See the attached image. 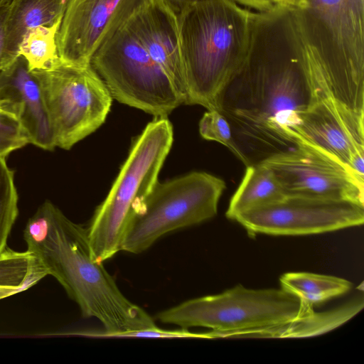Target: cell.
Listing matches in <instances>:
<instances>
[{
    "label": "cell",
    "mask_w": 364,
    "mask_h": 364,
    "mask_svg": "<svg viewBox=\"0 0 364 364\" xmlns=\"http://www.w3.org/2000/svg\"><path fill=\"white\" fill-rule=\"evenodd\" d=\"M332 96L314 75L290 6L254 14L247 55L215 109L229 122L246 166L298 146L303 114Z\"/></svg>",
    "instance_id": "6da1fadb"
},
{
    "label": "cell",
    "mask_w": 364,
    "mask_h": 364,
    "mask_svg": "<svg viewBox=\"0 0 364 364\" xmlns=\"http://www.w3.org/2000/svg\"><path fill=\"white\" fill-rule=\"evenodd\" d=\"M23 238L27 250L58 280L82 316L102 324V331L76 335L113 338L157 327L143 309L122 293L102 263L92 259L87 228L71 221L51 202H44L28 219Z\"/></svg>",
    "instance_id": "7a4b0ae2"
},
{
    "label": "cell",
    "mask_w": 364,
    "mask_h": 364,
    "mask_svg": "<svg viewBox=\"0 0 364 364\" xmlns=\"http://www.w3.org/2000/svg\"><path fill=\"white\" fill-rule=\"evenodd\" d=\"M254 14L233 0H203L176 15L188 84L186 105L215 109L217 97L247 55Z\"/></svg>",
    "instance_id": "3957f363"
},
{
    "label": "cell",
    "mask_w": 364,
    "mask_h": 364,
    "mask_svg": "<svg viewBox=\"0 0 364 364\" xmlns=\"http://www.w3.org/2000/svg\"><path fill=\"white\" fill-rule=\"evenodd\" d=\"M292 9L305 54L332 97L364 107V0H299Z\"/></svg>",
    "instance_id": "277c9868"
},
{
    "label": "cell",
    "mask_w": 364,
    "mask_h": 364,
    "mask_svg": "<svg viewBox=\"0 0 364 364\" xmlns=\"http://www.w3.org/2000/svg\"><path fill=\"white\" fill-rule=\"evenodd\" d=\"M173 141L167 117H154L132 144L127 158L87 228L94 260L102 263L122 250L133 216L150 193Z\"/></svg>",
    "instance_id": "5b68a950"
},
{
    "label": "cell",
    "mask_w": 364,
    "mask_h": 364,
    "mask_svg": "<svg viewBox=\"0 0 364 364\" xmlns=\"http://www.w3.org/2000/svg\"><path fill=\"white\" fill-rule=\"evenodd\" d=\"M314 308L296 296L278 289H252L238 284L225 291L195 298L156 316L161 323L181 328L211 329L209 338L234 331L269 326L306 316Z\"/></svg>",
    "instance_id": "8992f818"
},
{
    "label": "cell",
    "mask_w": 364,
    "mask_h": 364,
    "mask_svg": "<svg viewBox=\"0 0 364 364\" xmlns=\"http://www.w3.org/2000/svg\"><path fill=\"white\" fill-rule=\"evenodd\" d=\"M132 16L96 50L90 65L112 99L154 117H167L183 101L150 56Z\"/></svg>",
    "instance_id": "52a82bcc"
},
{
    "label": "cell",
    "mask_w": 364,
    "mask_h": 364,
    "mask_svg": "<svg viewBox=\"0 0 364 364\" xmlns=\"http://www.w3.org/2000/svg\"><path fill=\"white\" fill-rule=\"evenodd\" d=\"M225 188L223 179L203 171L157 181L130 221L122 250L141 253L171 231L213 218Z\"/></svg>",
    "instance_id": "ba28073f"
},
{
    "label": "cell",
    "mask_w": 364,
    "mask_h": 364,
    "mask_svg": "<svg viewBox=\"0 0 364 364\" xmlns=\"http://www.w3.org/2000/svg\"><path fill=\"white\" fill-rule=\"evenodd\" d=\"M32 72L41 87L56 146L69 150L105 122L112 97L90 64L60 60L52 68Z\"/></svg>",
    "instance_id": "9c48e42d"
},
{
    "label": "cell",
    "mask_w": 364,
    "mask_h": 364,
    "mask_svg": "<svg viewBox=\"0 0 364 364\" xmlns=\"http://www.w3.org/2000/svg\"><path fill=\"white\" fill-rule=\"evenodd\" d=\"M235 220L250 235L321 234L363 225L364 205L349 200L290 195L245 212Z\"/></svg>",
    "instance_id": "30bf717a"
},
{
    "label": "cell",
    "mask_w": 364,
    "mask_h": 364,
    "mask_svg": "<svg viewBox=\"0 0 364 364\" xmlns=\"http://www.w3.org/2000/svg\"><path fill=\"white\" fill-rule=\"evenodd\" d=\"M286 196L349 200L364 205V178L333 155L306 141L262 161Z\"/></svg>",
    "instance_id": "8fae6325"
},
{
    "label": "cell",
    "mask_w": 364,
    "mask_h": 364,
    "mask_svg": "<svg viewBox=\"0 0 364 364\" xmlns=\"http://www.w3.org/2000/svg\"><path fill=\"white\" fill-rule=\"evenodd\" d=\"M146 0H68L56 37L60 60L90 64L100 46Z\"/></svg>",
    "instance_id": "7c38bea8"
},
{
    "label": "cell",
    "mask_w": 364,
    "mask_h": 364,
    "mask_svg": "<svg viewBox=\"0 0 364 364\" xmlns=\"http://www.w3.org/2000/svg\"><path fill=\"white\" fill-rule=\"evenodd\" d=\"M298 136L299 143L333 155L364 178V114L326 96L303 114Z\"/></svg>",
    "instance_id": "4fadbf2b"
},
{
    "label": "cell",
    "mask_w": 364,
    "mask_h": 364,
    "mask_svg": "<svg viewBox=\"0 0 364 364\" xmlns=\"http://www.w3.org/2000/svg\"><path fill=\"white\" fill-rule=\"evenodd\" d=\"M0 109L19 120L30 144L48 151L56 146L40 83L21 55L0 72Z\"/></svg>",
    "instance_id": "5bb4252c"
},
{
    "label": "cell",
    "mask_w": 364,
    "mask_h": 364,
    "mask_svg": "<svg viewBox=\"0 0 364 364\" xmlns=\"http://www.w3.org/2000/svg\"><path fill=\"white\" fill-rule=\"evenodd\" d=\"M132 18L150 56L186 105L188 84L176 14L161 0H146Z\"/></svg>",
    "instance_id": "9a60e30c"
},
{
    "label": "cell",
    "mask_w": 364,
    "mask_h": 364,
    "mask_svg": "<svg viewBox=\"0 0 364 364\" xmlns=\"http://www.w3.org/2000/svg\"><path fill=\"white\" fill-rule=\"evenodd\" d=\"M364 306L363 299H357L323 312L311 314L272 326L241 330L225 334L223 338H305L323 334L341 326Z\"/></svg>",
    "instance_id": "2e32d148"
},
{
    "label": "cell",
    "mask_w": 364,
    "mask_h": 364,
    "mask_svg": "<svg viewBox=\"0 0 364 364\" xmlns=\"http://www.w3.org/2000/svg\"><path fill=\"white\" fill-rule=\"evenodd\" d=\"M68 0H12L5 28L3 70L19 55L23 36L31 28L62 21Z\"/></svg>",
    "instance_id": "e0dca14e"
},
{
    "label": "cell",
    "mask_w": 364,
    "mask_h": 364,
    "mask_svg": "<svg viewBox=\"0 0 364 364\" xmlns=\"http://www.w3.org/2000/svg\"><path fill=\"white\" fill-rule=\"evenodd\" d=\"M240 184L232 196L226 216L235 218L248 210L275 203L286 195L272 171L258 163L246 166Z\"/></svg>",
    "instance_id": "ac0fdd59"
},
{
    "label": "cell",
    "mask_w": 364,
    "mask_h": 364,
    "mask_svg": "<svg viewBox=\"0 0 364 364\" xmlns=\"http://www.w3.org/2000/svg\"><path fill=\"white\" fill-rule=\"evenodd\" d=\"M48 273L30 251L8 247L0 254V299L27 290Z\"/></svg>",
    "instance_id": "d6986e66"
},
{
    "label": "cell",
    "mask_w": 364,
    "mask_h": 364,
    "mask_svg": "<svg viewBox=\"0 0 364 364\" xmlns=\"http://www.w3.org/2000/svg\"><path fill=\"white\" fill-rule=\"evenodd\" d=\"M279 282L282 289L311 306L343 295L352 287V283L345 279L309 272L285 273Z\"/></svg>",
    "instance_id": "ffe728a7"
},
{
    "label": "cell",
    "mask_w": 364,
    "mask_h": 364,
    "mask_svg": "<svg viewBox=\"0 0 364 364\" xmlns=\"http://www.w3.org/2000/svg\"><path fill=\"white\" fill-rule=\"evenodd\" d=\"M61 22L31 28L23 36L19 47V55L24 57L31 71L48 70L60 61L56 37Z\"/></svg>",
    "instance_id": "44dd1931"
},
{
    "label": "cell",
    "mask_w": 364,
    "mask_h": 364,
    "mask_svg": "<svg viewBox=\"0 0 364 364\" xmlns=\"http://www.w3.org/2000/svg\"><path fill=\"white\" fill-rule=\"evenodd\" d=\"M18 215L14 171L7 166L5 158L0 157V254L7 247V240Z\"/></svg>",
    "instance_id": "7402d4cb"
},
{
    "label": "cell",
    "mask_w": 364,
    "mask_h": 364,
    "mask_svg": "<svg viewBox=\"0 0 364 364\" xmlns=\"http://www.w3.org/2000/svg\"><path fill=\"white\" fill-rule=\"evenodd\" d=\"M199 132L203 139L225 146L246 166V160L235 141L230 125L220 112L215 109L205 112L199 122Z\"/></svg>",
    "instance_id": "603a6c76"
},
{
    "label": "cell",
    "mask_w": 364,
    "mask_h": 364,
    "mask_svg": "<svg viewBox=\"0 0 364 364\" xmlns=\"http://www.w3.org/2000/svg\"><path fill=\"white\" fill-rule=\"evenodd\" d=\"M30 143L19 120L12 114L0 109V157Z\"/></svg>",
    "instance_id": "cb8c5ba5"
},
{
    "label": "cell",
    "mask_w": 364,
    "mask_h": 364,
    "mask_svg": "<svg viewBox=\"0 0 364 364\" xmlns=\"http://www.w3.org/2000/svg\"><path fill=\"white\" fill-rule=\"evenodd\" d=\"M113 338H207V336L206 332L193 333L186 328L170 331L155 327L117 333Z\"/></svg>",
    "instance_id": "d4e9b609"
},
{
    "label": "cell",
    "mask_w": 364,
    "mask_h": 364,
    "mask_svg": "<svg viewBox=\"0 0 364 364\" xmlns=\"http://www.w3.org/2000/svg\"><path fill=\"white\" fill-rule=\"evenodd\" d=\"M11 2L0 6V72L3 70L5 28Z\"/></svg>",
    "instance_id": "484cf974"
},
{
    "label": "cell",
    "mask_w": 364,
    "mask_h": 364,
    "mask_svg": "<svg viewBox=\"0 0 364 364\" xmlns=\"http://www.w3.org/2000/svg\"><path fill=\"white\" fill-rule=\"evenodd\" d=\"M242 6L249 7L256 11L268 10L277 4V0H233Z\"/></svg>",
    "instance_id": "4316f807"
},
{
    "label": "cell",
    "mask_w": 364,
    "mask_h": 364,
    "mask_svg": "<svg viewBox=\"0 0 364 364\" xmlns=\"http://www.w3.org/2000/svg\"><path fill=\"white\" fill-rule=\"evenodd\" d=\"M164 1L176 15L186 6L189 4L203 0H161Z\"/></svg>",
    "instance_id": "83f0119b"
},
{
    "label": "cell",
    "mask_w": 364,
    "mask_h": 364,
    "mask_svg": "<svg viewBox=\"0 0 364 364\" xmlns=\"http://www.w3.org/2000/svg\"><path fill=\"white\" fill-rule=\"evenodd\" d=\"M299 0H277V4H282L287 6H294Z\"/></svg>",
    "instance_id": "f1b7e54d"
},
{
    "label": "cell",
    "mask_w": 364,
    "mask_h": 364,
    "mask_svg": "<svg viewBox=\"0 0 364 364\" xmlns=\"http://www.w3.org/2000/svg\"><path fill=\"white\" fill-rule=\"evenodd\" d=\"M12 0H0V6L11 2Z\"/></svg>",
    "instance_id": "f546056e"
}]
</instances>
